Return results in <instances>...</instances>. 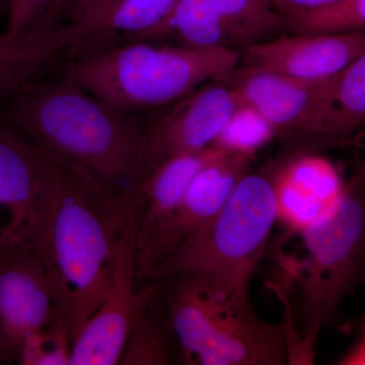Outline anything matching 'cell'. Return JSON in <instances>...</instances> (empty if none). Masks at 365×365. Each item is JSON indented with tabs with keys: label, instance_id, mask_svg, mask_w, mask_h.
<instances>
[{
	"label": "cell",
	"instance_id": "1",
	"mask_svg": "<svg viewBox=\"0 0 365 365\" xmlns=\"http://www.w3.org/2000/svg\"><path fill=\"white\" fill-rule=\"evenodd\" d=\"M0 120L24 132L62 165L85 170L113 191L135 188L143 174L145 125L86 91L68 71L26 83L0 102Z\"/></svg>",
	"mask_w": 365,
	"mask_h": 365
},
{
	"label": "cell",
	"instance_id": "2",
	"mask_svg": "<svg viewBox=\"0 0 365 365\" xmlns=\"http://www.w3.org/2000/svg\"><path fill=\"white\" fill-rule=\"evenodd\" d=\"M61 165L45 268L57 316L73 343L109 294L136 200L134 189L113 191L85 170Z\"/></svg>",
	"mask_w": 365,
	"mask_h": 365
},
{
	"label": "cell",
	"instance_id": "3",
	"mask_svg": "<svg viewBox=\"0 0 365 365\" xmlns=\"http://www.w3.org/2000/svg\"><path fill=\"white\" fill-rule=\"evenodd\" d=\"M173 330L184 364L287 365L299 338L287 318L269 323L250 297L210 281L165 278Z\"/></svg>",
	"mask_w": 365,
	"mask_h": 365
},
{
	"label": "cell",
	"instance_id": "4",
	"mask_svg": "<svg viewBox=\"0 0 365 365\" xmlns=\"http://www.w3.org/2000/svg\"><path fill=\"white\" fill-rule=\"evenodd\" d=\"M240 62V52L228 48L129 42L79 55L67 71L98 100L128 113L181 100Z\"/></svg>",
	"mask_w": 365,
	"mask_h": 365
},
{
	"label": "cell",
	"instance_id": "5",
	"mask_svg": "<svg viewBox=\"0 0 365 365\" xmlns=\"http://www.w3.org/2000/svg\"><path fill=\"white\" fill-rule=\"evenodd\" d=\"M304 256L292 279L299 294L294 325L314 352L319 331L334 325L348 297L365 283V173L346 182L332 208L299 232Z\"/></svg>",
	"mask_w": 365,
	"mask_h": 365
},
{
	"label": "cell",
	"instance_id": "6",
	"mask_svg": "<svg viewBox=\"0 0 365 365\" xmlns=\"http://www.w3.org/2000/svg\"><path fill=\"white\" fill-rule=\"evenodd\" d=\"M276 222L272 168L249 170L213 222L175 250L146 281L187 276L248 297Z\"/></svg>",
	"mask_w": 365,
	"mask_h": 365
},
{
	"label": "cell",
	"instance_id": "7",
	"mask_svg": "<svg viewBox=\"0 0 365 365\" xmlns=\"http://www.w3.org/2000/svg\"><path fill=\"white\" fill-rule=\"evenodd\" d=\"M0 120V254L28 250L45 266L62 165Z\"/></svg>",
	"mask_w": 365,
	"mask_h": 365
},
{
	"label": "cell",
	"instance_id": "8",
	"mask_svg": "<svg viewBox=\"0 0 365 365\" xmlns=\"http://www.w3.org/2000/svg\"><path fill=\"white\" fill-rule=\"evenodd\" d=\"M334 79L306 81L239 66L218 81L232 86L241 102L260 113L277 136L339 143L334 121Z\"/></svg>",
	"mask_w": 365,
	"mask_h": 365
},
{
	"label": "cell",
	"instance_id": "9",
	"mask_svg": "<svg viewBox=\"0 0 365 365\" xmlns=\"http://www.w3.org/2000/svg\"><path fill=\"white\" fill-rule=\"evenodd\" d=\"M287 30V19L272 0H178L168 21L148 38L176 35L186 45L242 50Z\"/></svg>",
	"mask_w": 365,
	"mask_h": 365
},
{
	"label": "cell",
	"instance_id": "10",
	"mask_svg": "<svg viewBox=\"0 0 365 365\" xmlns=\"http://www.w3.org/2000/svg\"><path fill=\"white\" fill-rule=\"evenodd\" d=\"M239 103L232 86L222 81H211L182 98L157 121L145 125L141 180L167 160L211 146Z\"/></svg>",
	"mask_w": 365,
	"mask_h": 365
},
{
	"label": "cell",
	"instance_id": "11",
	"mask_svg": "<svg viewBox=\"0 0 365 365\" xmlns=\"http://www.w3.org/2000/svg\"><path fill=\"white\" fill-rule=\"evenodd\" d=\"M254 158L244 153H223L197 173L157 239L135 259L137 279L148 280L175 250L213 222L249 172Z\"/></svg>",
	"mask_w": 365,
	"mask_h": 365
},
{
	"label": "cell",
	"instance_id": "12",
	"mask_svg": "<svg viewBox=\"0 0 365 365\" xmlns=\"http://www.w3.org/2000/svg\"><path fill=\"white\" fill-rule=\"evenodd\" d=\"M136 211L137 204L122 235L109 294L72 343L71 365L119 364L143 294L136 288Z\"/></svg>",
	"mask_w": 365,
	"mask_h": 365
},
{
	"label": "cell",
	"instance_id": "13",
	"mask_svg": "<svg viewBox=\"0 0 365 365\" xmlns=\"http://www.w3.org/2000/svg\"><path fill=\"white\" fill-rule=\"evenodd\" d=\"M56 318L43 262L28 250L0 254V364L18 361L26 340Z\"/></svg>",
	"mask_w": 365,
	"mask_h": 365
},
{
	"label": "cell",
	"instance_id": "14",
	"mask_svg": "<svg viewBox=\"0 0 365 365\" xmlns=\"http://www.w3.org/2000/svg\"><path fill=\"white\" fill-rule=\"evenodd\" d=\"M240 66L306 81L337 78L365 52V31L290 33L248 46Z\"/></svg>",
	"mask_w": 365,
	"mask_h": 365
},
{
	"label": "cell",
	"instance_id": "15",
	"mask_svg": "<svg viewBox=\"0 0 365 365\" xmlns=\"http://www.w3.org/2000/svg\"><path fill=\"white\" fill-rule=\"evenodd\" d=\"M100 34L90 23L35 26L20 35L0 34V102L16 88L38 79L45 67L66 54L95 48Z\"/></svg>",
	"mask_w": 365,
	"mask_h": 365
},
{
	"label": "cell",
	"instance_id": "16",
	"mask_svg": "<svg viewBox=\"0 0 365 365\" xmlns=\"http://www.w3.org/2000/svg\"><path fill=\"white\" fill-rule=\"evenodd\" d=\"M272 178L277 220L299 234L333 207L346 184L332 162L314 153L272 168Z\"/></svg>",
	"mask_w": 365,
	"mask_h": 365
},
{
	"label": "cell",
	"instance_id": "17",
	"mask_svg": "<svg viewBox=\"0 0 365 365\" xmlns=\"http://www.w3.org/2000/svg\"><path fill=\"white\" fill-rule=\"evenodd\" d=\"M225 153L211 145L193 155L172 158L151 170L135 188L136 257L143 256L176 210L190 182L204 165Z\"/></svg>",
	"mask_w": 365,
	"mask_h": 365
},
{
	"label": "cell",
	"instance_id": "18",
	"mask_svg": "<svg viewBox=\"0 0 365 365\" xmlns=\"http://www.w3.org/2000/svg\"><path fill=\"white\" fill-rule=\"evenodd\" d=\"M120 365L184 364L172 321L165 280H148Z\"/></svg>",
	"mask_w": 365,
	"mask_h": 365
},
{
	"label": "cell",
	"instance_id": "19",
	"mask_svg": "<svg viewBox=\"0 0 365 365\" xmlns=\"http://www.w3.org/2000/svg\"><path fill=\"white\" fill-rule=\"evenodd\" d=\"M178 0H116L97 14L78 18L98 20L113 38L118 36L150 37L170 18Z\"/></svg>",
	"mask_w": 365,
	"mask_h": 365
},
{
	"label": "cell",
	"instance_id": "20",
	"mask_svg": "<svg viewBox=\"0 0 365 365\" xmlns=\"http://www.w3.org/2000/svg\"><path fill=\"white\" fill-rule=\"evenodd\" d=\"M334 121L341 144L365 127V52L334 79Z\"/></svg>",
	"mask_w": 365,
	"mask_h": 365
},
{
	"label": "cell",
	"instance_id": "21",
	"mask_svg": "<svg viewBox=\"0 0 365 365\" xmlns=\"http://www.w3.org/2000/svg\"><path fill=\"white\" fill-rule=\"evenodd\" d=\"M277 137L275 128L260 113L240 101L211 145L227 153L256 158L258 151Z\"/></svg>",
	"mask_w": 365,
	"mask_h": 365
},
{
	"label": "cell",
	"instance_id": "22",
	"mask_svg": "<svg viewBox=\"0 0 365 365\" xmlns=\"http://www.w3.org/2000/svg\"><path fill=\"white\" fill-rule=\"evenodd\" d=\"M290 33H344L365 31V0H340L314 13L288 19Z\"/></svg>",
	"mask_w": 365,
	"mask_h": 365
},
{
	"label": "cell",
	"instance_id": "23",
	"mask_svg": "<svg viewBox=\"0 0 365 365\" xmlns=\"http://www.w3.org/2000/svg\"><path fill=\"white\" fill-rule=\"evenodd\" d=\"M72 338L61 319L33 334L24 345L16 364L21 365H71Z\"/></svg>",
	"mask_w": 365,
	"mask_h": 365
},
{
	"label": "cell",
	"instance_id": "24",
	"mask_svg": "<svg viewBox=\"0 0 365 365\" xmlns=\"http://www.w3.org/2000/svg\"><path fill=\"white\" fill-rule=\"evenodd\" d=\"M68 0H11L4 34L20 35L35 26L56 23L57 16Z\"/></svg>",
	"mask_w": 365,
	"mask_h": 365
},
{
	"label": "cell",
	"instance_id": "25",
	"mask_svg": "<svg viewBox=\"0 0 365 365\" xmlns=\"http://www.w3.org/2000/svg\"><path fill=\"white\" fill-rule=\"evenodd\" d=\"M274 6L284 16V18H294L322 11L334 6L340 0H272Z\"/></svg>",
	"mask_w": 365,
	"mask_h": 365
},
{
	"label": "cell",
	"instance_id": "26",
	"mask_svg": "<svg viewBox=\"0 0 365 365\" xmlns=\"http://www.w3.org/2000/svg\"><path fill=\"white\" fill-rule=\"evenodd\" d=\"M116 0H76L73 16H91L101 13L114 4Z\"/></svg>",
	"mask_w": 365,
	"mask_h": 365
},
{
	"label": "cell",
	"instance_id": "27",
	"mask_svg": "<svg viewBox=\"0 0 365 365\" xmlns=\"http://www.w3.org/2000/svg\"><path fill=\"white\" fill-rule=\"evenodd\" d=\"M336 364L343 365L365 364V318L359 342L353 347L351 351L345 354Z\"/></svg>",
	"mask_w": 365,
	"mask_h": 365
},
{
	"label": "cell",
	"instance_id": "28",
	"mask_svg": "<svg viewBox=\"0 0 365 365\" xmlns=\"http://www.w3.org/2000/svg\"><path fill=\"white\" fill-rule=\"evenodd\" d=\"M11 0H0V7L7 6L9 9V6H11Z\"/></svg>",
	"mask_w": 365,
	"mask_h": 365
},
{
	"label": "cell",
	"instance_id": "29",
	"mask_svg": "<svg viewBox=\"0 0 365 365\" xmlns=\"http://www.w3.org/2000/svg\"><path fill=\"white\" fill-rule=\"evenodd\" d=\"M361 169H362V170H364V173H365V163H364V167H362V168H361Z\"/></svg>",
	"mask_w": 365,
	"mask_h": 365
}]
</instances>
